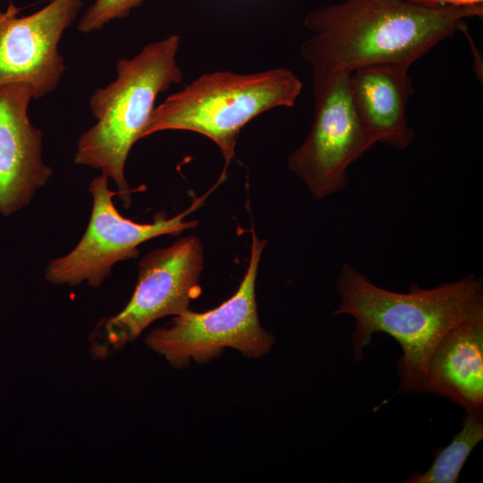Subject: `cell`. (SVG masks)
<instances>
[{"mask_svg":"<svg viewBox=\"0 0 483 483\" xmlns=\"http://www.w3.org/2000/svg\"><path fill=\"white\" fill-rule=\"evenodd\" d=\"M145 0H96L78 22V30L90 33L101 30L114 19L129 16L131 11Z\"/></svg>","mask_w":483,"mask_h":483,"instance_id":"5bb4252c","label":"cell"},{"mask_svg":"<svg viewBox=\"0 0 483 483\" xmlns=\"http://www.w3.org/2000/svg\"><path fill=\"white\" fill-rule=\"evenodd\" d=\"M203 250L195 236L147 254L139 267L134 292L124 309L97 326L92 351L106 355L136 339L157 318L189 310L200 292Z\"/></svg>","mask_w":483,"mask_h":483,"instance_id":"ba28073f","label":"cell"},{"mask_svg":"<svg viewBox=\"0 0 483 483\" xmlns=\"http://www.w3.org/2000/svg\"><path fill=\"white\" fill-rule=\"evenodd\" d=\"M448 398L467 414L483 413V307L440 339L424 372L422 393Z\"/></svg>","mask_w":483,"mask_h":483,"instance_id":"8fae6325","label":"cell"},{"mask_svg":"<svg viewBox=\"0 0 483 483\" xmlns=\"http://www.w3.org/2000/svg\"><path fill=\"white\" fill-rule=\"evenodd\" d=\"M81 6L82 0H52L24 17L13 4L0 10V86L29 84L34 99L55 90L66 69L58 43Z\"/></svg>","mask_w":483,"mask_h":483,"instance_id":"9c48e42d","label":"cell"},{"mask_svg":"<svg viewBox=\"0 0 483 483\" xmlns=\"http://www.w3.org/2000/svg\"><path fill=\"white\" fill-rule=\"evenodd\" d=\"M336 291L340 303L333 314L353 318L351 336L356 360L376 333H385L401 345L397 371L402 393H422L425 368L437 343L451 327L483 307L482 279L472 275L433 288L412 284L409 292H398L377 286L343 263Z\"/></svg>","mask_w":483,"mask_h":483,"instance_id":"7a4b0ae2","label":"cell"},{"mask_svg":"<svg viewBox=\"0 0 483 483\" xmlns=\"http://www.w3.org/2000/svg\"><path fill=\"white\" fill-rule=\"evenodd\" d=\"M408 70L402 65L377 64L350 72L352 101L374 145L404 149L413 141L415 132L407 118V105L413 94Z\"/></svg>","mask_w":483,"mask_h":483,"instance_id":"7c38bea8","label":"cell"},{"mask_svg":"<svg viewBox=\"0 0 483 483\" xmlns=\"http://www.w3.org/2000/svg\"><path fill=\"white\" fill-rule=\"evenodd\" d=\"M350 72L313 69L314 116L305 140L288 157V167L316 199L342 191L348 169L374 143L354 106Z\"/></svg>","mask_w":483,"mask_h":483,"instance_id":"5b68a950","label":"cell"},{"mask_svg":"<svg viewBox=\"0 0 483 483\" xmlns=\"http://www.w3.org/2000/svg\"><path fill=\"white\" fill-rule=\"evenodd\" d=\"M428 5H480L483 0H411Z\"/></svg>","mask_w":483,"mask_h":483,"instance_id":"9a60e30c","label":"cell"},{"mask_svg":"<svg viewBox=\"0 0 483 483\" xmlns=\"http://www.w3.org/2000/svg\"><path fill=\"white\" fill-rule=\"evenodd\" d=\"M301 90V80L286 68L203 74L154 108L142 139L165 130L202 134L219 148L225 172L242 128L262 113L292 106Z\"/></svg>","mask_w":483,"mask_h":483,"instance_id":"277c9868","label":"cell"},{"mask_svg":"<svg viewBox=\"0 0 483 483\" xmlns=\"http://www.w3.org/2000/svg\"><path fill=\"white\" fill-rule=\"evenodd\" d=\"M178 35L146 45L131 59L117 62L116 79L92 94L89 107L96 124L78 140L74 163L100 169L118 188L124 207L131 190L124 166L133 144L142 139L158 94L182 80L177 64Z\"/></svg>","mask_w":483,"mask_h":483,"instance_id":"3957f363","label":"cell"},{"mask_svg":"<svg viewBox=\"0 0 483 483\" xmlns=\"http://www.w3.org/2000/svg\"><path fill=\"white\" fill-rule=\"evenodd\" d=\"M481 5H428L411 0H343L309 13L311 35L301 57L313 69L352 72L395 64L410 66L460 30L482 17Z\"/></svg>","mask_w":483,"mask_h":483,"instance_id":"6da1fadb","label":"cell"},{"mask_svg":"<svg viewBox=\"0 0 483 483\" xmlns=\"http://www.w3.org/2000/svg\"><path fill=\"white\" fill-rule=\"evenodd\" d=\"M89 190L93 197V207L84 235L69 254L52 260L47 267L46 278L55 284L73 286L87 282L92 287H98L114 264L138 257V246L141 243L160 235H176L194 228L198 221H185V218L204 204L212 191L171 218L158 214L153 223L139 224L117 211L112 199L117 193L109 190L105 174L95 177Z\"/></svg>","mask_w":483,"mask_h":483,"instance_id":"52a82bcc","label":"cell"},{"mask_svg":"<svg viewBox=\"0 0 483 483\" xmlns=\"http://www.w3.org/2000/svg\"><path fill=\"white\" fill-rule=\"evenodd\" d=\"M33 98L26 83L0 86V214L28 205L52 169L42 160V132L28 116Z\"/></svg>","mask_w":483,"mask_h":483,"instance_id":"30bf717a","label":"cell"},{"mask_svg":"<svg viewBox=\"0 0 483 483\" xmlns=\"http://www.w3.org/2000/svg\"><path fill=\"white\" fill-rule=\"evenodd\" d=\"M266 242L252 230L250 258L237 292L219 307L204 313L190 309L177 315L167 327L151 331L146 343L173 366L186 365L191 358L204 362L225 347L258 357L270 350L274 339L258 320L255 297L258 268Z\"/></svg>","mask_w":483,"mask_h":483,"instance_id":"8992f818","label":"cell"},{"mask_svg":"<svg viewBox=\"0 0 483 483\" xmlns=\"http://www.w3.org/2000/svg\"><path fill=\"white\" fill-rule=\"evenodd\" d=\"M483 439L482 416L467 414L461 430L435 457L424 472L413 473L409 483H456L461 470L473 449Z\"/></svg>","mask_w":483,"mask_h":483,"instance_id":"4fadbf2b","label":"cell"}]
</instances>
